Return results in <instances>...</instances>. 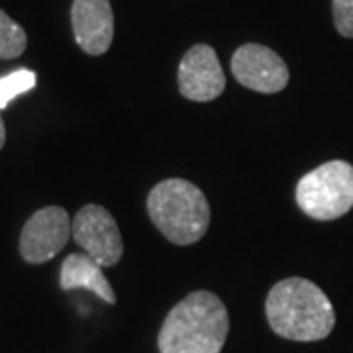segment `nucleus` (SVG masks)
<instances>
[{
  "instance_id": "obj_1",
  "label": "nucleus",
  "mask_w": 353,
  "mask_h": 353,
  "mask_svg": "<svg viewBox=\"0 0 353 353\" xmlns=\"http://www.w3.org/2000/svg\"><path fill=\"white\" fill-rule=\"evenodd\" d=\"M265 314L271 330L292 341L328 338L336 324V312L324 290L312 281L290 277L269 290Z\"/></svg>"
},
{
  "instance_id": "obj_2",
  "label": "nucleus",
  "mask_w": 353,
  "mask_h": 353,
  "mask_svg": "<svg viewBox=\"0 0 353 353\" xmlns=\"http://www.w3.org/2000/svg\"><path fill=\"white\" fill-rule=\"evenodd\" d=\"M226 304L214 292L196 290L176 303L159 332L161 353H220L228 338Z\"/></svg>"
},
{
  "instance_id": "obj_3",
  "label": "nucleus",
  "mask_w": 353,
  "mask_h": 353,
  "mask_svg": "<svg viewBox=\"0 0 353 353\" xmlns=\"http://www.w3.org/2000/svg\"><path fill=\"white\" fill-rule=\"evenodd\" d=\"M148 212L155 228L176 245L196 243L210 226V204L204 192L185 179L157 183L148 196Z\"/></svg>"
},
{
  "instance_id": "obj_4",
  "label": "nucleus",
  "mask_w": 353,
  "mask_h": 353,
  "mask_svg": "<svg viewBox=\"0 0 353 353\" xmlns=\"http://www.w3.org/2000/svg\"><path fill=\"white\" fill-rule=\"evenodd\" d=\"M296 204L314 220H336L353 208V165L341 159L316 167L296 185Z\"/></svg>"
},
{
  "instance_id": "obj_5",
  "label": "nucleus",
  "mask_w": 353,
  "mask_h": 353,
  "mask_svg": "<svg viewBox=\"0 0 353 353\" xmlns=\"http://www.w3.org/2000/svg\"><path fill=\"white\" fill-rule=\"evenodd\" d=\"M71 236L101 267H114L124 255L120 228L101 204H87L77 212L71 222Z\"/></svg>"
},
{
  "instance_id": "obj_6",
  "label": "nucleus",
  "mask_w": 353,
  "mask_h": 353,
  "mask_svg": "<svg viewBox=\"0 0 353 353\" xmlns=\"http://www.w3.org/2000/svg\"><path fill=\"white\" fill-rule=\"evenodd\" d=\"M71 238V218L61 206H46L26 222L20 236V255L32 265L53 259Z\"/></svg>"
},
{
  "instance_id": "obj_7",
  "label": "nucleus",
  "mask_w": 353,
  "mask_h": 353,
  "mask_svg": "<svg viewBox=\"0 0 353 353\" xmlns=\"http://www.w3.org/2000/svg\"><path fill=\"white\" fill-rule=\"evenodd\" d=\"M230 65L236 81L255 92L275 94L289 85V67L267 46H241L234 51Z\"/></svg>"
},
{
  "instance_id": "obj_8",
  "label": "nucleus",
  "mask_w": 353,
  "mask_h": 353,
  "mask_svg": "<svg viewBox=\"0 0 353 353\" xmlns=\"http://www.w3.org/2000/svg\"><path fill=\"white\" fill-rule=\"evenodd\" d=\"M179 92L192 102H210L226 88V77L216 51L206 43L192 46L179 65Z\"/></svg>"
},
{
  "instance_id": "obj_9",
  "label": "nucleus",
  "mask_w": 353,
  "mask_h": 353,
  "mask_svg": "<svg viewBox=\"0 0 353 353\" xmlns=\"http://www.w3.org/2000/svg\"><path fill=\"white\" fill-rule=\"evenodd\" d=\"M71 22L77 46L88 55H102L114 39L110 0H73Z\"/></svg>"
},
{
  "instance_id": "obj_10",
  "label": "nucleus",
  "mask_w": 353,
  "mask_h": 353,
  "mask_svg": "<svg viewBox=\"0 0 353 353\" xmlns=\"http://www.w3.org/2000/svg\"><path fill=\"white\" fill-rule=\"evenodd\" d=\"M104 267L97 263L87 253H71L61 265L59 285L63 290L88 289L104 303H116V292L102 271Z\"/></svg>"
},
{
  "instance_id": "obj_11",
  "label": "nucleus",
  "mask_w": 353,
  "mask_h": 353,
  "mask_svg": "<svg viewBox=\"0 0 353 353\" xmlns=\"http://www.w3.org/2000/svg\"><path fill=\"white\" fill-rule=\"evenodd\" d=\"M28 36L4 10H0V59H14L24 53Z\"/></svg>"
},
{
  "instance_id": "obj_12",
  "label": "nucleus",
  "mask_w": 353,
  "mask_h": 353,
  "mask_svg": "<svg viewBox=\"0 0 353 353\" xmlns=\"http://www.w3.org/2000/svg\"><path fill=\"white\" fill-rule=\"evenodd\" d=\"M36 87V73L30 69H18L10 75L0 77V110L10 102Z\"/></svg>"
},
{
  "instance_id": "obj_13",
  "label": "nucleus",
  "mask_w": 353,
  "mask_h": 353,
  "mask_svg": "<svg viewBox=\"0 0 353 353\" xmlns=\"http://www.w3.org/2000/svg\"><path fill=\"white\" fill-rule=\"evenodd\" d=\"M334 24L343 38H353V0H334L332 2Z\"/></svg>"
},
{
  "instance_id": "obj_14",
  "label": "nucleus",
  "mask_w": 353,
  "mask_h": 353,
  "mask_svg": "<svg viewBox=\"0 0 353 353\" xmlns=\"http://www.w3.org/2000/svg\"><path fill=\"white\" fill-rule=\"evenodd\" d=\"M4 141H6V128H4V120H2V116H0V150H2V145H4Z\"/></svg>"
}]
</instances>
